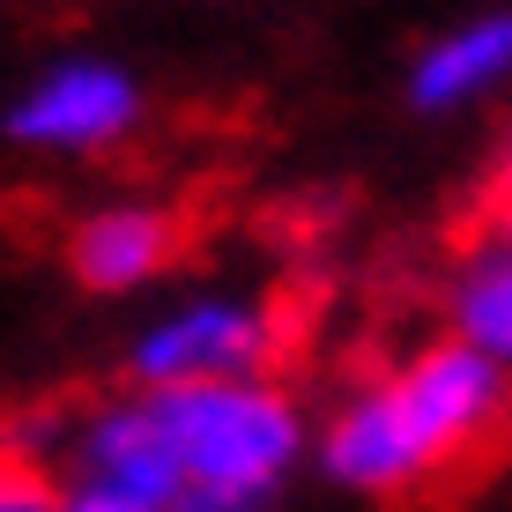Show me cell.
<instances>
[{"label":"cell","instance_id":"1","mask_svg":"<svg viewBox=\"0 0 512 512\" xmlns=\"http://www.w3.org/2000/svg\"><path fill=\"white\" fill-rule=\"evenodd\" d=\"M498 423H505L498 364L475 357L468 342H438L334 423L327 468L357 490L423 498V490L468 483L475 461L498 453Z\"/></svg>","mask_w":512,"mask_h":512},{"label":"cell","instance_id":"2","mask_svg":"<svg viewBox=\"0 0 512 512\" xmlns=\"http://www.w3.org/2000/svg\"><path fill=\"white\" fill-rule=\"evenodd\" d=\"M156 431L171 446L179 468V498L201 512H238L245 498L275 483L297 453V416L290 401L268 394L253 379H223V386H171L149 401Z\"/></svg>","mask_w":512,"mask_h":512},{"label":"cell","instance_id":"3","mask_svg":"<svg viewBox=\"0 0 512 512\" xmlns=\"http://www.w3.org/2000/svg\"><path fill=\"white\" fill-rule=\"evenodd\" d=\"M134 112H141L134 75H119L112 60H60L52 75L30 82L8 127L30 149H104L134 127Z\"/></svg>","mask_w":512,"mask_h":512},{"label":"cell","instance_id":"4","mask_svg":"<svg viewBox=\"0 0 512 512\" xmlns=\"http://www.w3.org/2000/svg\"><path fill=\"white\" fill-rule=\"evenodd\" d=\"M282 357V327L268 312H231V305H208L186 312L179 327L149 334L134 357V372L149 386H223V379H253L260 364Z\"/></svg>","mask_w":512,"mask_h":512},{"label":"cell","instance_id":"5","mask_svg":"<svg viewBox=\"0 0 512 512\" xmlns=\"http://www.w3.org/2000/svg\"><path fill=\"white\" fill-rule=\"evenodd\" d=\"M186 253V223L171 208H104L75 231L67 260L90 290H127V282H149L164 275L171 260Z\"/></svg>","mask_w":512,"mask_h":512},{"label":"cell","instance_id":"6","mask_svg":"<svg viewBox=\"0 0 512 512\" xmlns=\"http://www.w3.org/2000/svg\"><path fill=\"white\" fill-rule=\"evenodd\" d=\"M505 60H512V23H505L498 8H490V15H475V23L446 30V38L423 52L416 75H409V97L423 104V112H453V104L498 90Z\"/></svg>","mask_w":512,"mask_h":512},{"label":"cell","instance_id":"7","mask_svg":"<svg viewBox=\"0 0 512 512\" xmlns=\"http://www.w3.org/2000/svg\"><path fill=\"white\" fill-rule=\"evenodd\" d=\"M90 461H97L90 483L134 498L141 512H171V505H179V468H171V446H164V431H156L149 409H127V416L104 423Z\"/></svg>","mask_w":512,"mask_h":512},{"label":"cell","instance_id":"8","mask_svg":"<svg viewBox=\"0 0 512 512\" xmlns=\"http://www.w3.org/2000/svg\"><path fill=\"white\" fill-rule=\"evenodd\" d=\"M505 290H512V275H505V253L490 245L483 260L468 268V282H461V342L475 349V357H490L498 364L505 357Z\"/></svg>","mask_w":512,"mask_h":512},{"label":"cell","instance_id":"9","mask_svg":"<svg viewBox=\"0 0 512 512\" xmlns=\"http://www.w3.org/2000/svg\"><path fill=\"white\" fill-rule=\"evenodd\" d=\"M0 512H60V490H52L30 461L0 453Z\"/></svg>","mask_w":512,"mask_h":512},{"label":"cell","instance_id":"10","mask_svg":"<svg viewBox=\"0 0 512 512\" xmlns=\"http://www.w3.org/2000/svg\"><path fill=\"white\" fill-rule=\"evenodd\" d=\"M60 512H141V505H134V498H119V490H104V483H90L82 498H67Z\"/></svg>","mask_w":512,"mask_h":512}]
</instances>
